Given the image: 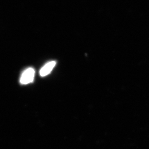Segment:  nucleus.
<instances>
[{"label":"nucleus","instance_id":"nucleus-1","mask_svg":"<svg viewBox=\"0 0 149 149\" xmlns=\"http://www.w3.org/2000/svg\"><path fill=\"white\" fill-rule=\"evenodd\" d=\"M35 71L32 68L25 70L22 74L20 83L22 85H26L32 83L35 77Z\"/></svg>","mask_w":149,"mask_h":149},{"label":"nucleus","instance_id":"nucleus-2","mask_svg":"<svg viewBox=\"0 0 149 149\" xmlns=\"http://www.w3.org/2000/svg\"><path fill=\"white\" fill-rule=\"evenodd\" d=\"M56 62L52 61L46 63L40 70V73L42 77H44L49 74L55 66Z\"/></svg>","mask_w":149,"mask_h":149}]
</instances>
